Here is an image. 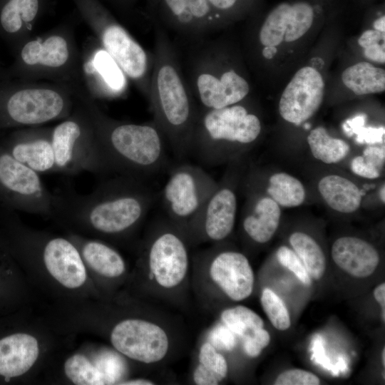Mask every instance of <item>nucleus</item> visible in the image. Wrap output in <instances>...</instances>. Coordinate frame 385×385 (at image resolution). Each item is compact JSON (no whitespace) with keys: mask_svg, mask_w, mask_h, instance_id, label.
<instances>
[{"mask_svg":"<svg viewBox=\"0 0 385 385\" xmlns=\"http://www.w3.org/2000/svg\"><path fill=\"white\" fill-rule=\"evenodd\" d=\"M155 195L144 180L117 175L81 195L53 193L51 217L98 234L117 236L134 229L150 210Z\"/></svg>","mask_w":385,"mask_h":385,"instance_id":"nucleus-1","label":"nucleus"},{"mask_svg":"<svg viewBox=\"0 0 385 385\" xmlns=\"http://www.w3.org/2000/svg\"><path fill=\"white\" fill-rule=\"evenodd\" d=\"M155 25L148 100L153 120L162 131L174 154L183 158L190 153L198 106L165 29L157 23Z\"/></svg>","mask_w":385,"mask_h":385,"instance_id":"nucleus-2","label":"nucleus"},{"mask_svg":"<svg viewBox=\"0 0 385 385\" xmlns=\"http://www.w3.org/2000/svg\"><path fill=\"white\" fill-rule=\"evenodd\" d=\"M99 118L94 133L105 174L145 180L167 165L166 139L153 120L131 123Z\"/></svg>","mask_w":385,"mask_h":385,"instance_id":"nucleus-3","label":"nucleus"},{"mask_svg":"<svg viewBox=\"0 0 385 385\" xmlns=\"http://www.w3.org/2000/svg\"><path fill=\"white\" fill-rule=\"evenodd\" d=\"M241 102L221 108H198L190 153L204 165L231 160L259 138L261 120Z\"/></svg>","mask_w":385,"mask_h":385,"instance_id":"nucleus-4","label":"nucleus"},{"mask_svg":"<svg viewBox=\"0 0 385 385\" xmlns=\"http://www.w3.org/2000/svg\"><path fill=\"white\" fill-rule=\"evenodd\" d=\"M197 42L189 59L187 81L199 108H221L243 101L250 91L246 78L232 66L217 42Z\"/></svg>","mask_w":385,"mask_h":385,"instance_id":"nucleus-5","label":"nucleus"},{"mask_svg":"<svg viewBox=\"0 0 385 385\" xmlns=\"http://www.w3.org/2000/svg\"><path fill=\"white\" fill-rule=\"evenodd\" d=\"M217 184L200 166L188 163L173 166L161 192L162 205L170 222L188 227Z\"/></svg>","mask_w":385,"mask_h":385,"instance_id":"nucleus-6","label":"nucleus"},{"mask_svg":"<svg viewBox=\"0 0 385 385\" xmlns=\"http://www.w3.org/2000/svg\"><path fill=\"white\" fill-rule=\"evenodd\" d=\"M0 205L14 211L51 217L53 193L39 173L15 159L0 145Z\"/></svg>","mask_w":385,"mask_h":385,"instance_id":"nucleus-7","label":"nucleus"},{"mask_svg":"<svg viewBox=\"0 0 385 385\" xmlns=\"http://www.w3.org/2000/svg\"><path fill=\"white\" fill-rule=\"evenodd\" d=\"M51 140L57 172L105 174L94 131L86 130L79 121L68 120L58 124L51 132Z\"/></svg>","mask_w":385,"mask_h":385,"instance_id":"nucleus-8","label":"nucleus"},{"mask_svg":"<svg viewBox=\"0 0 385 385\" xmlns=\"http://www.w3.org/2000/svg\"><path fill=\"white\" fill-rule=\"evenodd\" d=\"M155 23L195 42L222 23L208 0H148Z\"/></svg>","mask_w":385,"mask_h":385,"instance_id":"nucleus-9","label":"nucleus"},{"mask_svg":"<svg viewBox=\"0 0 385 385\" xmlns=\"http://www.w3.org/2000/svg\"><path fill=\"white\" fill-rule=\"evenodd\" d=\"M111 342L120 353L144 364L162 360L169 349L165 331L155 323L140 319L118 323L111 332Z\"/></svg>","mask_w":385,"mask_h":385,"instance_id":"nucleus-10","label":"nucleus"},{"mask_svg":"<svg viewBox=\"0 0 385 385\" xmlns=\"http://www.w3.org/2000/svg\"><path fill=\"white\" fill-rule=\"evenodd\" d=\"M324 88V79L316 68H301L282 93L278 106L281 117L296 125L307 121L319 110Z\"/></svg>","mask_w":385,"mask_h":385,"instance_id":"nucleus-11","label":"nucleus"},{"mask_svg":"<svg viewBox=\"0 0 385 385\" xmlns=\"http://www.w3.org/2000/svg\"><path fill=\"white\" fill-rule=\"evenodd\" d=\"M151 239L147 251L150 271L160 287L178 286L188 269V253L183 237L178 232L163 227Z\"/></svg>","mask_w":385,"mask_h":385,"instance_id":"nucleus-12","label":"nucleus"},{"mask_svg":"<svg viewBox=\"0 0 385 385\" xmlns=\"http://www.w3.org/2000/svg\"><path fill=\"white\" fill-rule=\"evenodd\" d=\"M228 176L217 183L202 208L188 227L212 241H221L232 232L235 222L237 198Z\"/></svg>","mask_w":385,"mask_h":385,"instance_id":"nucleus-13","label":"nucleus"},{"mask_svg":"<svg viewBox=\"0 0 385 385\" xmlns=\"http://www.w3.org/2000/svg\"><path fill=\"white\" fill-rule=\"evenodd\" d=\"M101 38L105 50L116 61L125 75L139 83L148 99L153 54L150 57L124 28L113 21L105 24Z\"/></svg>","mask_w":385,"mask_h":385,"instance_id":"nucleus-14","label":"nucleus"},{"mask_svg":"<svg viewBox=\"0 0 385 385\" xmlns=\"http://www.w3.org/2000/svg\"><path fill=\"white\" fill-rule=\"evenodd\" d=\"M62 96L49 89H25L14 93L6 104L9 120L22 125L41 124L59 117L65 111Z\"/></svg>","mask_w":385,"mask_h":385,"instance_id":"nucleus-15","label":"nucleus"},{"mask_svg":"<svg viewBox=\"0 0 385 385\" xmlns=\"http://www.w3.org/2000/svg\"><path fill=\"white\" fill-rule=\"evenodd\" d=\"M212 280L232 300L245 299L252 292L254 273L245 255L232 251H221L213 256L209 267Z\"/></svg>","mask_w":385,"mask_h":385,"instance_id":"nucleus-16","label":"nucleus"},{"mask_svg":"<svg viewBox=\"0 0 385 385\" xmlns=\"http://www.w3.org/2000/svg\"><path fill=\"white\" fill-rule=\"evenodd\" d=\"M41 257L50 274L68 289L82 286L86 270L77 247L63 237L47 238L41 245Z\"/></svg>","mask_w":385,"mask_h":385,"instance_id":"nucleus-17","label":"nucleus"},{"mask_svg":"<svg viewBox=\"0 0 385 385\" xmlns=\"http://www.w3.org/2000/svg\"><path fill=\"white\" fill-rule=\"evenodd\" d=\"M332 257L339 268L357 278L371 276L379 263V252L371 243L351 236L341 237L334 241Z\"/></svg>","mask_w":385,"mask_h":385,"instance_id":"nucleus-18","label":"nucleus"},{"mask_svg":"<svg viewBox=\"0 0 385 385\" xmlns=\"http://www.w3.org/2000/svg\"><path fill=\"white\" fill-rule=\"evenodd\" d=\"M1 145L15 159L38 173L57 172L51 133L19 135Z\"/></svg>","mask_w":385,"mask_h":385,"instance_id":"nucleus-19","label":"nucleus"},{"mask_svg":"<svg viewBox=\"0 0 385 385\" xmlns=\"http://www.w3.org/2000/svg\"><path fill=\"white\" fill-rule=\"evenodd\" d=\"M37 339L26 333H15L0 339V375L7 379L27 372L38 356Z\"/></svg>","mask_w":385,"mask_h":385,"instance_id":"nucleus-20","label":"nucleus"},{"mask_svg":"<svg viewBox=\"0 0 385 385\" xmlns=\"http://www.w3.org/2000/svg\"><path fill=\"white\" fill-rule=\"evenodd\" d=\"M242 227L254 242L265 244L276 232L280 222V206L269 196H250Z\"/></svg>","mask_w":385,"mask_h":385,"instance_id":"nucleus-21","label":"nucleus"},{"mask_svg":"<svg viewBox=\"0 0 385 385\" xmlns=\"http://www.w3.org/2000/svg\"><path fill=\"white\" fill-rule=\"evenodd\" d=\"M317 188L327 205L338 212L352 213L361 205L362 197L359 188L344 176L325 175L319 180Z\"/></svg>","mask_w":385,"mask_h":385,"instance_id":"nucleus-22","label":"nucleus"},{"mask_svg":"<svg viewBox=\"0 0 385 385\" xmlns=\"http://www.w3.org/2000/svg\"><path fill=\"white\" fill-rule=\"evenodd\" d=\"M84 262L96 273L108 278L120 277L125 270L122 256L111 246L97 240H86L80 245Z\"/></svg>","mask_w":385,"mask_h":385,"instance_id":"nucleus-23","label":"nucleus"},{"mask_svg":"<svg viewBox=\"0 0 385 385\" xmlns=\"http://www.w3.org/2000/svg\"><path fill=\"white\" fill-rule=\"evenodd\" d=\"M344 85L358 96L385 91V71L366 61L347 67L342 73Z\"/></svg>","mask_w":385,"mask_h":385,"instance_id":"nucleus-24","label":"nucleus"},{"mask_svg":"<svg viewBox=\"0 0 385 385\" xmlns=\"http://www.w3.org/2000/svg\"><path fill=\"white\" fill-rule=\"evenodd\" d=\"M21 55L23 61L29 65L39 63L49 67H59L66 62L68 50L63 38L53 36L43 43L38 41L27 43Z\"/></svg>","mask_w":385,"mask_h":385,"instance_id":"nucleus-25","label":"nucleus"},{"mask_svg":"<svg viewBox=\"0 0 385 385\" xmlns=\"http://www.w3.org/2000/svg\"><path fill=\"white\" fill-rule=\"evenodd\" d=\"M85 68L88 73H98L109 96H120L125 91V74L105 49L98 50Z\"/></svg>","mask_w":385,"mask_h":385,"instance_id":"nucleus-26","label":"nucleus"},{"mask_svg":"<svg viewBox=\"0 0 385 385\" xmlns=\"http://www.w3.org/2000/svg\"><path fill=\"white\" fill-rule=\"evenodd\" d=\"M307 143L313 157L326 164L339 163L350 151L348 143L331 136L322 126L310 131L307 136Z\"/></svg>","mask_w":385,"mask_h":385,"instance_id":"nucleus-27","label":"nucleus"},{"mask_svg":"<svg viewBox=\"0 0 385 385\" xmlns=\"http://www.w3.org/2000/svg\"><path fill=\"white\" fill-rule=\"evenodd\" d=\"M198 364L193 372V381L198 385H217L227 374L225 357L210 342L203 344L198 354Z\"/></svg>","mask_w":385,"mask_h":385,"instance_id":"nucleus-28","label":"nucleus"},{"mask_svg":"<svg viewBox=\"0 0 385 385\" xmlns=\"http://www.w3.org/2000/svg\"><path fill=\"white\" fill-rule=\"evenodd\" d=\"M266 192L282 207H298L304 202L306 196L301 181L284 172L274 173L269 178Z\"/></svg>","mask_w":385,"mask_h":385,"instance_id":"nucleus-29","label":"nucleus"},{"mask_svg":"<svg viewBox=\"0 0 385 385\" xmlns=\"http://www.w3.org/2000/svg\"><path fill=\"white\" fill-rule=\"evenodd\" d=\"M289 240L311 278L320 279L326 270V258L319 245L312 237L302 232L292 233Z\"/></svg>","mask_w":385,"mask_h":385,"instance_id":"nucleus-30","label":"nucleus"},{"mask_svg":"<svg viewBox=\"0 0 385 385\" xmlns=\"http://www.w3.org/2000/svg\"><path fill=\"white\" fill-rule=\"evenodd\" d=\"M291 9V4L282 3L269 13L258 32V40L262 46L277 47L284 41Z\"/></svg>","mask_w":385,"mask_h":385,"instance_id":"nucleus-31","label":"nucleus"},{"mask_svg":"<svg viewBox=\"0 0 385 385\" xmlns=\"http://www.w3.org/2000/svg\"><path fill=\"white\" fill-rule=\"evenodd\" d=\"M39 0H9L3 6L0 21L9 33L19 31L23 22L29 24L37 16Z\"/></svg>","mask_w":385,"mask_h":385,"instance_id":"nucleus-32","label":"nucleus"},{"mask_svg":"<svg viewBox=\"0 0 385 385\" xmlns=\"http://www.w3.org/2000/svg\"><path fill=\"white\" fill-rule=\"evenodd\" d=\"M221 319L227 328L242 339L264 327L262 319L253 310L242 305L225 309L221 314Z\"/></svg>","mask_w":385,"mask_h":385,"instance_id":"nucleus-33","label":"nucleus"},{"mask_svg":"<svg viewBox=\"0 0 385 385\" xmlns=\"http://www.w3.org/2000/svg\"><path fill=\"white\" fill-rule=\"evenodd\" d=\"M64 371L66 376L75 384H106L104 376L96 365L80 354H74L66 361Z\"/></svg>","mask_w":385,"mask_h":385,"instance_id":"nucleus-34","label":"nucleus"},{"mask_svg":"<svg viewBox=\"0 0 385 385\" xmlns=\"http://www.w3.org/2000/svg\"><path fill=\"white\" fill-rule=\"evenodd\" d=\"M314 20L312 7L307 2L292 4L289 20L284 41L294 42L302 37L311 28Z\"/></svg>","mask_w":385,"mask_h":385,"instance_id":"nucleus-35","label":"nucleus"},{"mask_svg":"<svg viewBox=\"0 0 385 385\" xmlns=\"http://www.w3.org/2000/svg\"><path fill=\"white\" fill-rule=\"evenodd\" d=\"M261 305L272 324L284 331L290 327L289 312L282 299L270 288H265L260 297Z\"/></svg>","mask_w":385,"mask_h":385,"instance_id":"nucleus-36","label":"nucleus"},{"mask_svg":"<svg viewBox=\"0 0 385 385\" xmlns=\"http://www.w3.org/2000/svg\"><path fill=\"white\" fill-rule=\"evenodd\" d=\"M277 258L282 266L292 272L304 284L309 286L312 284L311 277L292 249L287 246L279 247L277 251Z\"/></svg>","mask_w":385,"mask_h":385,"instance_id":"nucleus-37","label":"nucleus"},{"mask_svg":"<svg viewBox=\"0 0 385 385\" xmlns=\"http://www.w3.org/2000/svg\"><path fill=\"white\" fill-rule=\"evenodd\" d=\"M320 380L314 374L300 369L282 372L274 381L275 385H318Z\"/></svg>","mask_w":385,"mask_h":385,"instance_id":"nucleus-38","label":"nucleus"},{"mask_svg":"<svg viewBox=\"0 0 385 385\" xmlns=\"http://www.w3.org/2000/svg\"><path fill=\"white\" fill-rule=\"evenodd\" d=\"M243 340V347L246 354L250 357H257L269 345L270 336L266 329L261 328L244 338Z\"/></svg>","mask_w":385,"mask_h":385,"instance_id":"nucleus-39","label":"nucleus"},{"mask_svg":"<svg viewBox=\"0 0 385 385\" xmlns=\"http://www.w3.org/2000/svg\"><path fill=\"white\" fill-rule=\"evenodd\" d=\"M243 0H208L213 12L222 24L238 9Z\"/></svg>","mask_w":385,"mask_h":385,"instance_id":"nucleus-40","label":"nucleus"},{"mask_svg":"<svg viewBox=\"0 0 385 385\" xmlns=\"http://www.w3.org/2000/svg\"><path fill=\"white\" fill-rule=\"evenodd\" d=\"M350 168L355 175L366 179H376L381 175V170L362 155L354 157L351 161Z\"/></svg>","mask_w":385,"mask_h":385,"instance_id":"nucleus-41","label":"nucleus"},{"mask_svg":"<svg viewBox=\"0 0 385 385\" xmlns=\"http://www.w3.org/2000/svg\"><path fill=\"white\" fill-rule=\"evenodd\" d=\"M211 338L215 347L225 350H232L235 344L233 333L225 326L216 328Z\"/></svg>","mask_w":385,"mask_h":385,"instance_id":"nucleus-42","label":"nucleus"},{"mask_svg":"<svg viewBox=\"0 0 385 385\" xmlns=\"http://www.w3.org/2000/svg\"><path fill=\"white\" fill-rule=\"evenodd\" d=\"M362 156L379 170L382 169L384 164V148L368 146L364 149Z\"/></svg>","mask_w":385,"mask_h":385,"instance_id":"nucleus-43","label":"nucleus"},{"mask_svg":"<svg viewBox=\"0 0 385 385\" xmlns=\"http://www.w3.org/2000/svg\"><path fill=\"white\" fill-rule=\"evenodd\" d=\"M364 56L368 60L374 62L385 63V46L384 42L376 43L364 48Z\"/></svg>","mask_w":385,"mask_h":385,"instance_id":"nucleus-44","label":"nucleus"},{"mask_svg":"<svg viewBox=\"0 0 385 385\" xmlns=\"http://www.w3.org/2000/svg\"><path fill=\"white\" fill-rule=\"evenodd\" d=\"M385 33L380 32L375 29H369L364 31L358 39L359 45L363 48L367 46L384 41Z\"/></svg>","mask_w":385,"mask_h":385,"instance_id":"nucleus-45","label":"nucleus"},{"mask_svg":"<svg viewBox=\"0 0 385 385\" xmlns=\"http://www.w3.org/2000/svg\"><path fill=\"white\" fill-rule=\"evenodd\" d=\"M374 297L381 305V321L385 322V284L383 282L377 286L374 290Z\"/></svg>","mask_w":385,"mask_h":385,"instance_id":"nucleus-46","label":"nucleus"},{"mask_svg":"<svg viewBox=\"0 0 385 385\" xmlns=\"http://www.w3.org/2000/svg\"><path fill=\"white\" fill-rule=\"evenodd\" d=\"M262 56L265 59H272L277 52V48L275 46H262Z\"/></svg>","mask_w":385,"mask_h":385,"instance_id":"nucleus-47","label":"nucleus"},{"mask_svg":"<svg viewBox=\"0 0 385 385\" xmlns=\"http://www.w3.org/2000/svg\"><path fill=\"white\" fill-rule=\"evenodd\" d=\"M120 384H128V385H152L154 383L152 381L143 379H133L129 381H124Z\"/></svg>","mask_w":385,"mask_h":385,"instance_id":"nucleus-48","label":"nucleus"},{"mask_svg":"<svg viewBox=\"0 0 385 385\" xmlns=\"http://www.w3.org/2000/svg\"><path fill=\"white\" fill-rule=\"evenodd\" d=\"M374 28L375 30L382 33H385V16H382L375 20L374 22Z\"/></svg>","mask_w":385,"mask_h":385,"instance_id":"nucleus-49","label":"nucleus"},{"mask_svg":"<svg viewBox=\"0 0 385 385\" xmlns=\"http://www.w3.org/2000/svg\"><path fill=\"white\" fill-rule=\"evenodd\" d=\"M385 186L384 184H383L379 190V198L381 200V202L384 204L385 202Z\"/></svg>","mask_w":385,"mask_h":385,"instance_id":"nucleus-50","label":"nucleus"},{"mask_svg":"<svg viewBox=\"0 0 385 385\" xmlns=\"http://www.w3.org/2000/svg\"><path fill=\"white\" fill-rule=\"evenodd\" d=\"M381 363L383 366H385V349L384 348L381 351Z\"/></svg>","mask_w":385,"mask_h":385,"instance_id":"nucleus-51","label":"nucleus"}]
</instances>
